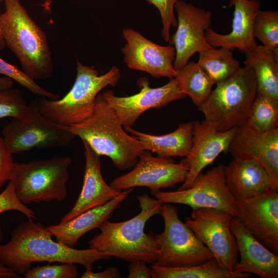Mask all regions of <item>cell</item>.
Segmentation results:
<instances>
[{"mask_svg":"<svg viewBox=\"0 0 278 278\" xmlns=\"http://www.w3.org/2000/svg\"><path fill=\"white\" fill-rule=\"evenodd\" d=\"M51 236L42 223L28 218L11 232L7 244L0 245V263L24 274L34 262L73 263L92 270L97 261L111 258L95 249L68 247Z\"/></svg>","mask_w":278,"mask_h":278,"instance_id":"1","label":"cell"},{"mask_svg":"<svg viewBox=\"0 0 278 278\" xmlns=\"http://www.w3.org/2000/svg\"><path fill=\"white\" fill-rule=\"evenodd\" d=\"M137 199L140 213L124 221H105L99 228L100 232L89 241V248L129 262L155 264L160 251L155 234L145 233L144 229L150 218L160 215L163 203L147 194L137 196Z\"/></svg>","mask_w":278,"mask_h":278,"instance_id":"2","label":"cell"},{"mask_svg":"<svg viewBox=\"0 0 278 278\" xmlns=\"http://www.w3.org/2000/svg\"><path fill=\"white\" fill-rule=\"evenodd\" d=\"M0 31L7 46L18 59L23 71L33 80L50 78L54 61L44 30L30 16L21 0H4Z\"/></svg>","mask_w":278,"mask_h":278,"instance_id":"3","label":"cell"},{"mask_svg":"<svg viewBox=\"0 0 278 278\" xmlns=\"http://www.w3.org/2000/svg\"><path fill=\"white\" fill-rule=\"evenodd\" d=\"M99 155L108 157L115 167H133L144 152L141 143L124 130L115 111L99 94L91 114L81 123L69 126Z\"/></svg>","mask_w":278,"mask_h":278,"instance_id":"4","label":"cell"},{"mask_svg":"<svg viewBox=\"0 0 278 278\" xmlns=\"http://www.w3.org/2000/svg\"><path fill=\"white\" fill-rule=\"evenodd\" d=\"M216 84L206 100L198 108L204 120L220 132L245 125L257 95L253 69L248 66L240 67Z\"/></svg>","mask_w":278,"mask_h":278,"instance_id":"5","label":"cell"},{"mask_svg":"<svg viewBox=\"0 0 278 278\" xmlns=\"http://www.w3.org/2000/svg\"><path fill=\"white\" fill-rule=\"evenodd\" d=\"M120 77L119 70L113 67L99 75L93 67L76 61V77L70 91L62 98L50 100L36 98L40 112L53 122L71 126L78 124L93 111L99 93L107 86H115Z\"/></svg>","mask_w":278,"mask_h":278,"instance_id":"6","label":"cell"},{"mask_svg":"<svg viewBox=\"0 0 278 278\" xmlns=\"http://www.w3.org/2000/svg\"><path fill=\"white\" fill-rule=\"evenodd\" d=\"M72 162L68 156L14 162L9 181L13 183L18 198L25 204L61 201L67 196L66 186Z\"/></svg>","mask_w":278,"mask_h":278,"instance_id":"7","label":"cell"},{"mask_svg":"<svg viewBox=\"0 0 278 278\" xmlns=\"http://www.w3.org/2000/svg\"><path fill=\"white\" fill-rule=\"evenodd\" d=\"M6 149L20 154L33 149H57L68 146L76 136L69 126L55 123L39 111L36 98L27 112L12 118L2 129Z\"/></svg>","mask_w":278,"mask_h":278,"instance_id":"8","label":"cell"},{"mask_svg":"<svg viewBox=\"0 0 278 278\" xmlns=\"http://www.w3.org/2000/svg\"><path fill=\"white\" fill-rule=\"evenodd\" d=\"M161 215L164 229L155 234L160 254L155 265L165 267H184L205 263L214 257L191 229L179 217L177 207L163 203Z\"/></svg>","mask_w":278,"mask_h":278,"instance_id":"9","label":"cell"},{"mask_svg":"<svg viewBox=\"0 0 278 278\" xmlns=\"http://www.w3.org/2000/svg\"><path fill=\"white\" fill-rule=\"evenodd\" d=\"M233 216L212 208L193 209L185 223L208 249L223 269L234 272L239 260V251L231 228Z\"/></svg>","mask_w":278,"mask_h":278,"instance_id":"10","label":"cell"},{"mask_svg":"<svg viewBox=\"0 0 278 278\" xmlns=\"http://www.w3.org/2000/svg\"><path fill=\"white\" fill-rule=\"evenodd\" d=\"M224 165L220 164L200 173L190 186L173 192L159 191L153 196L163 203L187 205L196 209L212 208L227 212L233 217L237 215L235 198L225 182Z\"/></svg>","mask_w":278,"mask_h":278,"instance_id":"11","label":"cell"},{"mask_svg":"<svg viewBox=\"0 0 278 278\" xmlns=\"http://www.w3.org/2000/svg\"><path fill=\"white\" fill-rule=\"evenodd\" d=\"M130 172L113 180L110 186L120 191L137 186L149 188L154 195L162 188H172L186 180L188 169L171 158L154 157L145 150Z\"/></svg>","mask_w":278,"mask_h":278,"instance_id":"12","label":"cell"},{"mask_svg":"<svg viewBox=\"0 0 278 278\" xmlns=\"http://www.w3.org/2000/svg\"><path fill=\"white\" fill-rule=\"evenodd\" d=\"M235 201L237 215L234 218L262 244L277 254V190L270 189Z\"/></svg>","mask_w":278,"mask_h":278,"instance_id":"13","label":"cell"},{"mask_svg":"<svg viewBox=\"0 0 278 278\" xmlns=\"http://www.w3.org/2000/svg\"><path fill=\"white\" fill-rule=\"evenodd\" d=\"M166 84L159 88L149 86L148 80L144 77L137 81L140 91L134 95L119 97L108 90L102 95L109 105L115 111L124 129L132 128L138 118L151 108L159 109L168 103L184 98L175 78L170 79Z\"/></svg>","mask_w":278,"mask_h":278,"instance_id":"14","label":"cell"},{"mask_svg":"<svg viewBox=\"0 0 278 278\" xmlns=\"http://www.w3.org/2000/svg\"><path fill=\"white\" fill-rule=\"evenodd\" d=\"M177 13V29L170 36L169 43L173 45L176 57L173 68L180 70L196 53L214 47L205 38V30L211 27L212 13L183 0L178 1L175 6Z\"/></svg>","mask_w":278,"mask_h":278,"instance_id":"15","label":"cell"},{"mask_svg":"<svg viewBox=\"0 0 278 278\" xmlns=\"http://www.w3.org/2000/svg\"><path fill=\"white\" fill-rule=\"evenodd\" d=\"M122 33L126 43L121 51L128 67L145 72L154 78L176 77L173 46L157 44L130 28L123 29Z\"/></svg>","mask_w":278,"mask_h":278,"instance_id":"16","label":"cell"},{"mask_svg":"<svg viewBox=\"0 0 278 278\" xmlns=\"http://www.w3.org/2000/svg\"><path fill=\"white\" fill-rule=\"evenodd\" d=\"M236 128L220 132L204 120L193 121L192 146L188 154L180 161L188 169V176L178 189L189 187L205 167L221 152H228Z\"/></svg>","mask_w":278,"mask_h":278,"instance_id":"17","label":"cell"},{"mask_svg":"<svg viewBox=\"0 0 278 278\" xmlns=\"http://www.w3.org/2000/svg\"><path fill=\"white\" fill-rule=\"evenodd\" d=\"M228 152L232 156L251 159L260 163L278 190V128L258 132L246 124L237 127Z\"/></svg>","mask_w":278,"mask_h":278,"instance_id":"18","label":"cell"},{"mask_svg":"<svg viewBox=\"0 0 278 278\" xmlns=\"http://www.w3.org/2000/svg\"><path fill=\"white\" fill-rule=\"evenodd\" d=\"M234 7L232 30L222 34L211 27L205 31L207 43L213 47H223L231 50L237 48L241 53L253 48L257 43L253 35L255 16L260 10L259 0H230L228 7Z\"/></svg>","mask_w":278,"mask_h":278,"instance_id":"19","label":"cell"},{"mask_svg":"<svg viewBox=\"0 0 278 278\" xmlns=\"http://www.w3.org/2000/svg\"><path fill=\"white\" fill-rule=\"evenodd\" d=\"M85 167L81 191L72 209L61 219L67 221L81 213L105 204L117 197L122 191L108 185L101 172L100 155L84 141Z\"/></svg>","mask_w":278,"mask_h":278,"instance_id":"20","label":"cell"},{"mask_svg":"<svg viewBox=\"0 0 278 278\" xmlns=\"http://www.w3.org/2000/svg\"><path fill=\"white\" fill-rule=\"evenodd\" d=\"M231 228L240 256L234 272L255 274L262 278H277V254L258 241L234 217Z\"/></svg>","mask_w":278,"mask_h":278,"instance_id":"21","label":"cell"},{"mask_svg":"<svg viewBox=\"0 0 278 278\" xmlns=\"http://www.w3.org/2000/svg\"><path fill=\"white\" fill-rule=\"evenodd\" d=\"M133 189L131 188L123 190L117 197L105 204L88 210L67 221L49 225L46 229L57 241L73 248L84 234L99 228L108 220Z\"/></svg>","mask_w":278,"mask_h":278,"instance_id":"22","label":"cell"},{"mask_svg":"<svg viewBox=\"0 0 278 278\" xmlns=\"http://www.w3.org/2000/svg\"><path fill=\"white\" fill-rule=\"evenodd\" d=\"M227 185L235 198L252 197L269 189H276L264 167L256 161L232 156L224 167Z\"/></svg>","mask_w":278,"mask_h":278,"instance_id":"23","label":"cell"},{"mask_svg":"<svg viewBox=\"0 0 278 278\" xmlns=\"http://www.w3.org/2000/svg\"><path fill=\"white\" fill-rule=\"evenodd\" d=\"M193 121L180 123L177 129L162 135L147 134L132 128L125 130L138 140L145 150L157 154L160 158L186 157L193 144Z\"/></svg>","mask_w":278,"mask_h":278,"instance_id":"24","label":"cell"},{"mask_svg":"<svg viewBox=\"0 0 278 278\" xmlns=\"http://www.w3.org/2000/svg\"><path fill=\"white\" fill-rule=\"evenodd\" d=\"M245 54V66L251 67L255 74L257 95L278 101V48L257 44Z\"/></svg>","mask_w":278,"mask_h":278,"instance_id":"25","label":"cell"},{"mask_svg":"<svg viewBox=\"0 0 278 278\" xmlns=\"http://www.w3.org/2000/svg\"><path fill=\"white\" fill-rule=\"evenodd\" d=\"M180 91L188 95L198 108L210 96L213 81L197 62L190 61L177 72L175 77Z\"/></svg>","mask_w":278,"mask_h":278,"instance_id":"26","label":"cell"},{"mask_svg":"<svg viewBox=\"0 0 278 278\" xmlns=\"http://www.w3.org/2000/svg\"><path fill=\"white\" fill-rule=\"evenodd\" d=\"M152 278H249L251 274L223 269L213 259L203 264L184 267H165L152 265Z\"/></svg>","mask_w":278,"mask_h":278,"instance_id":"27","label":"cell"},{"mask_svg":"<svg viewBox=\"0 0 278 278\" xmlns=\"http://www.w3.org/2000/svg\"><path fill=\"white\" fill-rule=\"evenodd\" d=\"M198 53L197 63L214 84L229 77L240 67L239 62L234 58L229 48L214 47Z\"/></svg>","mask_w":278,"mask_h":278,"instance_id":"28","label":"cell"},{"mask_svg":"<svg viewBox=\"0 0 278 278\" xmlns=\"http://www.w3.org/2000/svg\"><path fill=\"white\" fill-rule=\"evenodd\" d=\"M246 124L258 132L278 128V101L266 95H257Z\"/></svg>","mask_w":278,"mask_h":278,"instance_id":"29","label":"cell"},{"mask_svg":"<svg viewBox=\"0 0 278 278\" xmlns=\"http://www.w3.org/2000/svg\"><path fill=\"white\" fill-rule=\"evenodd\" d=\"M253 35L263 46L278 48V11L260 9L254 19Z\"/></svg>","mask_w":278,"mask_h":278,"instance_id":"30","label":"cell"},{"mask_svg":"<svg viewBox=\"0 0 278 278\" xmlns=\"http://www.w3.org/2000/svg\"><path fill=\"white\" fill-rule=\"evenodd\" d=\"M0 74L8 77L18 82L21 86L40 97L50 100L59 98L57 94L50 92L41 86L34 80L30 78L23 71L0 57Z\"/></svg>","mask_w":278,"mask_h":278,"instance_id":"31","label":"cell"},{"mask_svg":"<svg viewBox=\"0 0 278 278\" xmlns=\"http://www.w3.org/2000/svg\"><path fill=\"white\" fill-rule=\"evenodd\" d=\"M23 275L26 278H76L79 274L75 263L64 262L31 266Z\"/></svg>","mask_w":278,"mask_h":278,"instance_id":"32","label":"cell"},{"mask_svg":"<svg viewBox=\"0 0 278 278\" xmlns=\"http://www.w3.org/2000/svg\"><path fill=\"white\" fill-rule=\"evenodd\" d=\"M9 211H16L29 219H36L34 212L18 198L11 181H9L6 188L0 194V214Z\"/></svg>","mask_w":278,"mask_h":278,"instance_id":"33","label":"cell"},{"mask_svg":"<svg viewBox=\"0 0 278 278\" xmlns=\"http://www.w3.org/2000/svg\"><path fill=\"white\" fill-rule=\"evenodd\" d=\"M146 1L159 10L163 25L161 36L166 42L169 43L170 27L177 26V20L175 15L174 9L176 3L180 0Z\"/></svg>","mask_w":278,"mask_h":278,"instance_id":"34","label":"cell"},{"mask_svg":"<svg viewBox=\"0 0 278 278\" xmlns=\"http://www.w3.org/2000/svg\"><path fill=\"white\" fill-rule=\"evenodd\" d=\"M19 102L18 96L11 88L0 90V119L15 116Z\"/></svg>","mask_w":278,"mask_h":278,"instance_id":"35","label":"cell"},{"mask_svg":"<svg viewBox=\"0 0 278 278\" xmlns=\"http://www.w3.org/2000/svg\"><path fill=\"white\" fill-rule=\"evenodd\" d=\"M13 163L12 154L6 149L0 136V188L9 180Z\"/></svg>","mask_w":278,"mask_h":278,"instance_id":"36","label":"cell"},{"mask_svg":"<svg viewBox=\"0 0 278 278\" xmlns=\"http://www.w3.org/2000/svg\"><path fill=\"white\" fill-rule=\"evenodd\" d=\"M146 263L142 260L130 262L128 278H152V271Z\"/></svg>","mask_w":278,"mask_h":278,"instance_id":"37","label":"cell"},{"mask_svg":"<svg viewBox=\"0 0 278 278\" xmlns=\"http://www.w3.org/2000/svg\"><path fill=\"white\" fill-rule=\"evenodd\" d=\"M81 278H120L121 275L117 267H108L101 272H93L92 270L85 269L82 273Z\"/></svg>","mask_w":278,"mask_h":278,"instance_id":"38","label":"cell"},{"mask_svg":"<svg viewBox=\"0 0 278 278\" xmlns=\"http://www.w3.org/2000/svg\"><path fill=\"white\" fill-rule=\"evenodd\" d=\"M19 277L18 274L10 268L0 263V278Z\"/></svg>","mask_w":278,"mask_h":278,"instance_id":"39","label":"cell"},{"mask_svg":"<svg viewBox=\"0 0 278 278\" xmlns=\"http://www.w3.org/2000/svg\"><path fill=\"white\" fill-rule=\"evenodd\" d=\"M13 81L12 79L8 77H0V90L12 87L14 84Z\"/></svg>","mask_w":278,"mask_h":278,"instance_id":"40","label":"cell"},{"mask_svg":"<svg viewBox=\"0 0 278 278\" xmlns=\"http://www.w3.org/2000/svg\"><path fill=\"white\" fill-rule=\"evenodd\" d=\"M4 1V0H0V2ZM6 47L4 40L0 31V50H3Z\"/></svg>","mask_w":278,"mask_h":278,"instance_id":"41","label":"cell"},{"mask_svg":"<svg viewBox=\"0 0 278 278\" xmlns=\"http://www.w3.org/2000/svg\"><path fill=\"white\" fill-rule=\"evenodd\" d=\"M3 236H4L3 232L1 228H0V242L2 240L3 238Z\"/></svg>","mask_w":278,"mask_h":278,"instance_id":"42","label":"cell"}]
</instances>
